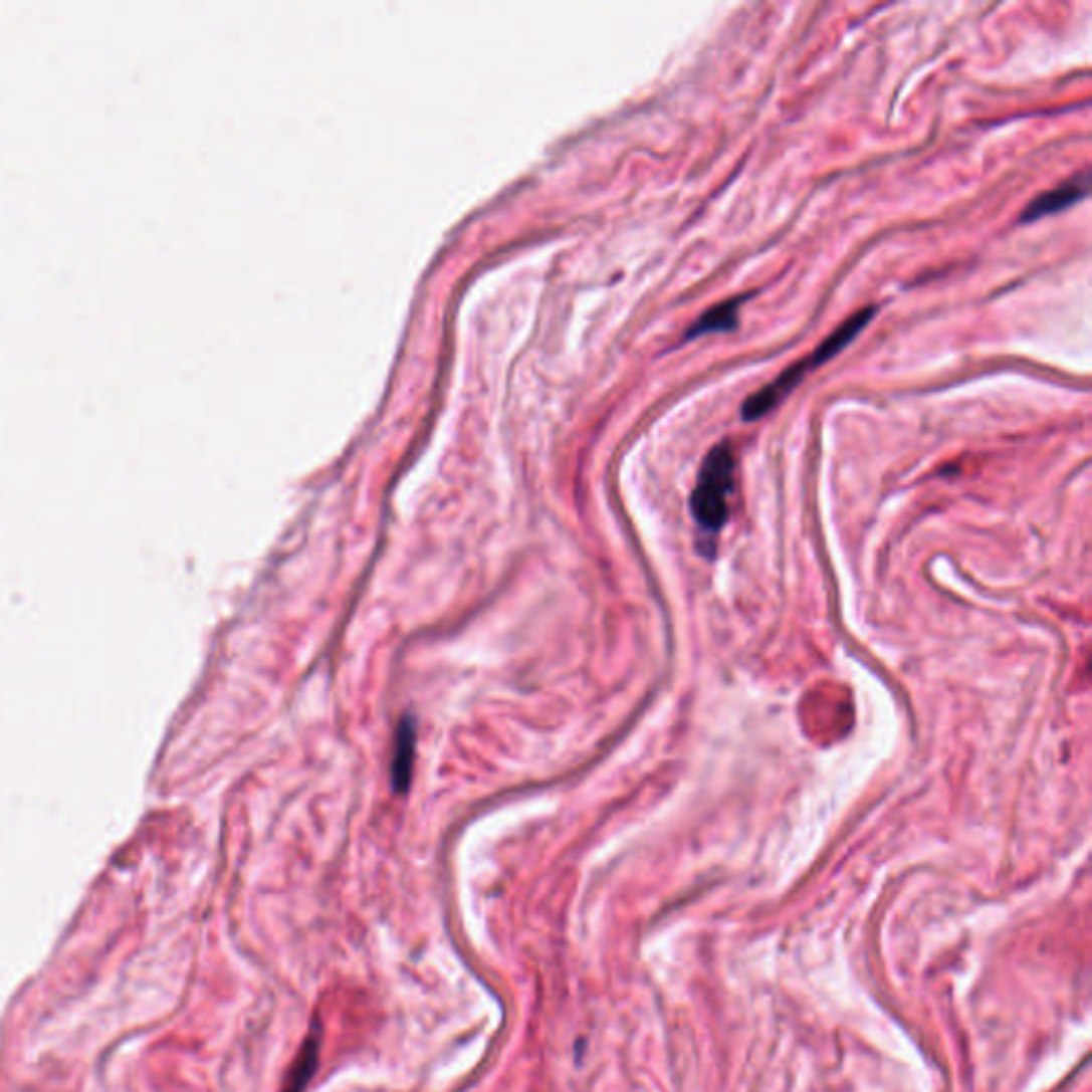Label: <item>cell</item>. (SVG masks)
I'll return each mask as SVG.
<instances>
[{"mask_svg":"<svg viewBox=\"0 0 1092 1092\" xmlns=\"http://www.w3.org/2000/svg\"><path fill=\"white\" fill-rule=\"evenodd\" d=\"M749 297H751V294H738V297L725 299V301L713 305L710 309H706L704 314L689 326V332L685 334V342H691L696 338H704V336H710V334H730V332H734V329L738 326L740 307Z\"/></svg>","mask_w":1092,"mask_h":1092,"instance_id":"3","label":"cell"},{"mask_svg":"<svg viewBox=\"0 0 1092 1092\" xmlns=\"http://www.w3.org/2000/svg\"><path fill=\"white\" fill-rule=\"evenodd\" d=\"M318 1048H320V1039L318 1035H311L307 1037V1042L303 1044L297 1061L292 1063L288 1076H286V1082L282 1086L280 1092H303L311 1073H314L316 1065H318Z\"/></svg>","mask_w":1092,"mask_h":1092,"instance_id":"4","label":"cell"},{"mask_svg":"<svg viewBox=\"0 0 1092 1092\" xmlns=\"http://www.w3.org/2000/svg\"><path fill=\"white\" fill-rule=\"evenodd\" d=\"M1088 190H1090V171H1080L1073 178H1069L1067 182H1063L1061 186H1056V188L1048 190V193H1042L1039 197H1035L1027 205V210L1022 212L1020 222L1022 224H1031V222H1037L1042 218L1065 212V210H1069L1071 205L1084 201L1088 197Z\"/></svg>","mask_w":1092,"mask_h":1092,"instance_id":"2","label":"cell"},{"mask_svg":"<svg viewBox=\"0 0 1092 1092\" xmlns=\"http://www.w3.org/2000/svg\"><path fill=\"white\" fill-rule=\"evenodd\" d=\"M414 727L410 721H404L400 725V736H397V749H395V761H393V782L397 790H406L410 782V767L414 757Z\"/></svg>","mask_w":1092,"mask_h":1092,"instance_id":"5","label":"cell"},{"mask_svg":"<svg viewBox=\"0 0 1092 1092\" xmlns=\"http://www.w3.org/2000/svg\"><path fill=\"white\" fill-rule=\"evenodd\" d=\"M734 491V453L732 446L721 442L708 450L698 472L696 487L691 491L689 510L704 531L717 533L727 521V499Z\"/></svg>","mask_w":1092,"mask_h":1092,"instance_id":"1","label":"cell"}]
</instances>
